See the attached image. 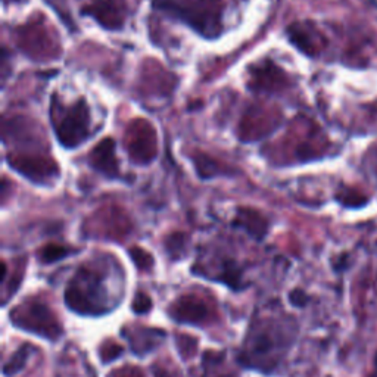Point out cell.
I'll use <instances>...</instances> for the list:
<instances>
[{
	"mask_svg": "<svg viewBox=\"0 0 377 377\" xmlns=\"http://www.w3.org/2000/svg\"><path fill=\"white\" fill-rule=\"evenodd\" d=\"M167 248H168V252H171V254L177 252V255H179L180 251L184 248V236L180 233L173 235L167 240Z\"/></svg>",
	"mask_w": 377,
	"mask_h": 377,
	"instance_id": "30bf717a",
	"label": "cell"
},
{
	"mask_svg": "<svg viewBox=\"0 0 377 377\" xmlns=\"http://www.w3.org/2000/svg\"><path fill=\"white\" fill-rule=\"evenodd\" d=\"M235 225L236 227L243 229L244 232H248L255 239H262L267 235L269 230L267 220H264V217L259 213L249 208H240L237 211Z\"/></svg>",
	"mask_w": 377,
	"mask_h": 377,
	"instance_id": "8992f818",
	"label": "cell"
},
{
	"mask_svg": "<svg viewBox=\"0 0 377 377\" xmlns=\"http://www.w3.org/2000/svg\"><path fill=\"white\" fill-rule=\"evenodd\" d=\"M90 164L108 177L118 176V164L116 158V143L111 139L102 140L90 154Z\"/></svg>",
	"mask_w": 377,
	"mask_h": 377,
	"instance_id": "3957f363",
	"label": "cell"
},
{
	"mask_svg": "<svg viewBox=\"0 0 377 377\" xmlns=\"http://www.w3.org/2000/svg\"><path fill=\"white\" fill-rule=\"evenodd\" d=\"M173 317L183 323H201L208 315L206 305L195 296H184L173 305Z\"/></svg>",
	"mask_w": 377,
	"mask_h": 377,
	"instance_id": "5b68a950",
	"label": "cell"
},
{
	"mask_svg": "<svg viewBox=\"0 0 377 377\" xmlns=\"http://www.w3.org/2000/svg\"><path fill=\"white\" fill-rule=\"evenodd\" d=\"M58 118H53V127L58 140L65 147H77L89 137L90 114L84 99H80L71 108L62 112H56Z\"/></svg>",
	"mask_w": 377,
	"mask_h": 377,
	"instance_id": "6da1fadb",
	"label": "cell"
},
{
	"mask_svg": "<svg viewBox=\"0 0 377 377\" xmlns=\"http://www.w3.org/2000/svg\"><path fill=\"white\" fill-rule=\"evenodd\" d=\"M157 377H169L165 371H157Z\"/></svg>",
	"mask_w": 377,
	"mask_h": 377,
	"instance_id": "4fadbf2b",
	"label": "cell"
},
{
	"mask_svg": "<svg viewBox=\"0 0 377 377\" xmlns=\"http://www.w3.org/2000/svg\"><path fill=\"white\" fill-rule=\"evenodd\" d=\"M21 322L23 323L20 326L26 329H31V332H37L43 336H50L49 330L58 334V326H56L55 320L49 317V311L46 310L45 305H39V304L31 305L27 310L26 315L23 314Z\"/></svg>",
	"mask_w": 377,
	"mask_h": 377,
	"instance_id": "277c9868",
	"label": "cell"
},
{
	"mask_svg": "<svg viewBox=\"0 0 377 377\" xmlns=\"http://www.w3.org/2000/svg\"><path fill=\"white\" fill-rule=\"evenodd\" d=\"M370 377H377V352H376V356H374V370H373Z\"/></svg>",
	"mask_w": 377,
	"mask_h": 377,
	"instance_id": "7c38bea8",
	"label": "cell"
},
{
	"mask_svg": "<svg viewBox=\"0 0 377 377\" xmlns=\"http://www.w3.org/2000/svg\"><path fill=\"white\" fill-rule=\"evenodd\" d=\"M33 348L30 345H24L20 349H18L13 356L11 358V361L5 367V374H15L20 371L28 361V358L31 355Z\"/></svg>",
	"mask_w": 377,
	"mask_h": 377,
	"instance_id": "52a82bcc",
	"label": "cell"
},
{
	"mask_svg": "<svg viewBox=\"0 0 377 377\" xmlns=\"http://www.w3.org/2000/svg\"><path fill=\"white\" fill-rule=\"evenodd\" d=\"M289 299H291V303H292L293 305H296V307H304V305L307 304V300H308L307 295H305L303 291H299V289L293 291V292L291 293Z\"/></svg>",
	"mask_w": 377,
	"mask_h": 377,
	"instance_id": "8fae6325",
	"label": "cell"
},
{
	"mask_svg": "<svg viewBox=\"0 0 377 377\" xmlns=\"http://www.w3.org/2000/svg\"><path fill=\"white\" fill-rule=\"evenodd\" d=\"M337 201L345 206H352V208H356V206H361L367 202L366 198H361V193H356L352 191H345L344 193H339Z\"/></svg>",
	"mask_w": 377,
	"mask_h": 377,
	"instance_id": "9c48e42d",
	"label": "cell"
},
{
	"mask_svg": "<svg viewBox=\"0 0 377 377\" xmlns=\"http://www.w3.org/2000/svg\"><path fill=\"white\" fill-rule=\"evenodd\" d=\"M69 254V249L64 247H58V244H49L42 252V261L43 262H55L58 259H62Z\"/></svg>",
	"mask_w": 377,
	"mask_h": 377,
	"instance_id": "ba28073f",
	"label": "cell"
},
{
	"mask_svg": "<svg viewBox=\"0 0 377 377\" xmlns=\"http://www.w3.org/2000/svg\"><path fill=\"white\" fill-rule=\"evenodd\" d=\"M84 13L93 15L103 27L117 30L123 27L125 8L121 0H94L93 5L87 6Z\"/></svg>",
	"mask_w": 377,
	"mask_h": 377,
	"instance_id": "7a4b0ae2",
	"label": "cell"
}]
</instances>
